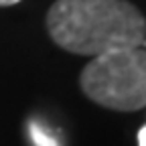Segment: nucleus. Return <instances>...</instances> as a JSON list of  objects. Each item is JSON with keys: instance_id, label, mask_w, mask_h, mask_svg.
Wrapping results in <instances>:
<instances>
[{"instance_id": "obj_3", "label": "nucleus", "mask_w": 146, "mask_h": 146, "mask_svg": "<svg viewBox=\"0 0 146 146\" xmlns=\"http://www.w3.org/2000/svg\"><path fill=\"white\" fill-rule=\"evenodd\" d=\"M31 136H33V140H35V144H36V146H59V144L55 142L51 136H47V134H45L43 128H39L35 122L31 124Z\"/></svg>"}, {"instance_id": "obj_1", "label": "nucleus", "mask_w": 146, "mask_h": 146, "mask_svg": "<svg viewBox=\"0 0 146 146\" xmlns=\"http://www.w3.org/2000/svg\"><path fill=\"white\" fill-rule=\"evenodd\" d=\"M47 29L61 49L87 57L144 47L146 41L144 16L126 0H57Z\"/></svg>"}, {"instance_id": "obj_5", "label": "nucleus", "mask_w": 146, "mask_h": 146, "mask_svg": "<svg viewBox=\"0 0 146 146\" xmlns=\"http://www.w3.org/2000/svg\"><path fill=\"white\" fill-rule=\"evenodd\" d=\"M21 0H0V6H10V4H16Z\"/></svg>"}, {"instance_id": "obj_2", "label": "nucleus", "mask_w": 146, "mask_h": 146, "mask_svg": "<svg viewBox=\"0 0 146 146\" xmlns=\"http://www.w3.org/2000/svg\"><path fill=\"white\" fill-rule=\"evenodd\" d=\"M83 94L104 108L136 112L146 104V53L112 49L91 59L81 73Z\"/></svg>"}, {"instance_id": "obj_4", "label": "nucleus", "mask_w": 146, "mask_h": 146, "mask_svg": "<svg viewBox=\"0 0 146 146\" xmlns=\"http://www.w3.org/2000/svg\"><path fill=\"white\" fill-rule=\"evenodd\" d=\"M138 146H146V126L138 130Z\"/></svg>"}]
</instances>
